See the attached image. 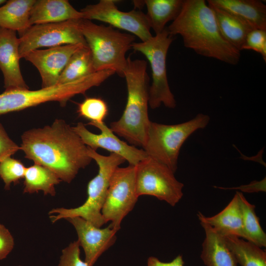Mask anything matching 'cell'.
I'll use <instances>...</instances> for the list:
<instances>
[{
  "label": "cell",
  "instance_id": "11",
  "mask_svg": "<svg viewBox=\"0 0 266 266\" xmlns=\"http://www.w3.org/2000/svg\"><path fill=\"white\" fill-rule=\"evenodd\" d=\"M79 19L31 26L19 35L20 58L42 47L79 44L87 46L79 27Z\"/></svg>",
  "mask_w": 266,
  "mask_h": 266
},
{
  "label": "cell",
  "instance_id": "13",
  "mask_svg": "<svg viewBox=\"0 0 266 266\" xmlns=\"http://www.w3.org/2000/svg\"><path fill=\"white\" fill-rule=\"evenodd\" d=\"M99 129L100 133L95 134L90 132L82 122L72 127L84 143L92 149H105L124 158L130 165L135 166L148 157L143 149H138L121 140L104 123L89 122L88 124Z\"/></svg>",
  "mask_w": 266,
  "mask_h": 266
},
{
  "label": "cell",
  "instance_id": "27",
  "mask_svg": "<svg viewBox=\"0 0 266 266\" xmlns=\"http://www.w3.org/2000/svg\"><path fill=\"white\" fill-rule=\"evenodd\" d=\"M242 216L244 239L262 247H266V234L262 229L256 214L255 206L248 202L239 192Z\"/></svg>",
  "mask_w": 266,
  "mask_h": 266
},
{
  "label": "cell",
  "instance_id": "17",
  "mask_svg": "<svg viewBox=\"0 0 266 266\" xmlns=\"http://www.w3.org/2000/svg\"><path fill=\"white\" fill-rule=\"evenodd\" d=\"M198 216L200 222L209 225L223 236H234L244 239L239 192L216 215L207 217L199 212Z\"/></svg>",
  "mask_w": 266,
  "mask_h": 266
},
{
  "label": "cell",
  "instance_id": "35",
  "mask_svg": "<svg viewBox=\"0 0 266 266\" xmlns=\"http://www.w3.org/2000/svg\"><path fill=\"white\" fill-rule=\"evenodd\" d=\"M265 183L266 180L263 179L261 181H255L252 183L245 185L242 186L240 187L237 188V189L241 190L242 191L245 192H254L258 191H265Z\"/></svg>",
  "mask_w": 266,
  "mask_h": 266
},
{
  "label": "cell",
  "instance_id": "25",
  "mask_svg": "<svg viewBox=\"0 0 266 266\" xmlns=\"http://www.w3.org/2000/svg\"><path fill=\"white\" fill-rule=\"evenodd\" d=\"M96 72L91 52L88 46H84L71 56L60 75L57 85L72 82Z\"/></svg>",
  "mask_w": 266,
  "mask_h": 266
},
{
  "label": "cell",
  "instance_id": "15",
  "mask_svg": "<svg viewBox=\"0 0 266 266\" xmlns=\"http://www.w3.org/2000/svg\"><path fill=\"white\" fill-rule=\"evenodd\" d=\"M74 227L80 246L83 249L85 262L93 266L100 256L115 242L118 232L110 225L105 228L98 227L80 217L66 219Z\"/></svg>",
  "mask_w": 266,
  "mask_h": 266
},
{
  "label": "cell",
  "instance_id": "24",
  "mask_svg": "<svg viewBox=\"0 0 266 266\" xmlns=\"http://www.w3.org/2000/svg\"><path fill=\"white\" fill-rule=\"evenodd\" d=\"M24 178V193L42 191L45 195L51 196H55V186L62 181L51 170L36 164L26 167Z\"/></svg>",
  "mask_w": 266,
  "mask_h": 266
},
{
  "label": "cell",
  "instance_id": "12",
  "mask_svg": "<svg viewBox=\"0 0 266 266\" xmlns=\"http://www.w3.org/2000/svg\"><path fill=\"white\" fill-rule=\"evenodd\" d=\"M116 0H100L96 4H89L80 11L83 19L97 20L107 23L114 28L126 31L138 37L142 42L153 36L146 14L140 10L129 12L120 10Z\"/></svg>",
  "mask_w": 266,
  "mask_h": 266
},
{
  "label": "cell",
  "instance_id": "22",
  "mask_svg": "<svg viewBox=\"0 0 266 266\" xmlns=\"http://www.w3.org/2000/svg\"><path fill=\"white\" fill-rule=\"evenodd\" d=\"M35 0H9L0 6V27L22 34L31 26L30 15Z\"/></svg>",
  "mask_w": 266,
  "mask_h": 266
},
{
  "label": "cell",
  "instance_id": "30",
  "mask_svg": "<svg viewBox=\"0 0 266 266\" xmlns=\"http://www.w3.org/2000/svg\"><path fill=\"white\" fill-rule=\"evenodd\" d=\"M242 50H253L261 55L266 62V30L253 29L247 35Z\"/></svg>",
  "mask_w": 266,
  "mask_h": 266
},
{
  "label": "cell",
  "instance_id": "5",
  "mask_svg": "<svg viewBox=\"0 0 266 266\" xmlns=\"http://www.w3.org/2000/svg\"><path fill=\"white\" fill-rule=\"evenodd\" d=\"M88 153L96 162L99 170L98 174L87 185V198L85 202L73 208L63 207L52 209L49 214L52 223L61 219L80 217L98 227L105 224L101 211L103 204L110 179L115 169L126 161L120 155L110 153L108 156L98 153L88 147Z\"/></svg>",
  "mask_w": 266,
  "mask_h": 266
},
{
  "label": "cell",
  "instance_id": "36",
  "mask_svg": "<svg viewBox=\"0 0 266 266\" xmlns=\"http://www.w3.org/2000/svg\"><path fill=\"white\" fill-rule=\"evenodd\" d=\"M6 1L5 0H0V6L4 4Z\"/></svg>",
  "mask_w": 266,
  "mask_h": 266
},
{
  "label": "cell",
  "instance_id": "33",
  "mask_svg": "<svg viewBox=\"0 0 266 266\" xmlns=\"http://www.w3.org/2000/svg\"><path fill=\"white\" fill-rule=\"evenodd\" d=\"M14 240L9 230L0 223V260L6 258L14 248Z\"/></svg>",
  "mask_w": 266,
  "mask_h": 266
},
{
  "label": "cell",
  "instance_id": "8",
  "mask_svg": "<svg viewBox=\"0 0 266 266\" xmlns=\"http://www.w3.org/2000/svg\"><path fill=\"white\" fill-rule=\"evenodd\" d=\"M173 40L166 27L148 40L132 44V48L142 54L150 65L152 80L149 89V105L153 109L162 104L171 109L176 105L168 82L166 65L167 52Z\"/></svg>",
  "mask_w": 266,
  "mask_h": 266
},
{
  "label": "cell",
  "instance_id": "29",
  "mask_svg": "<svg viewBox=\"0 0 266 266\" xmlns=\"http://www.w3.org/2000/svg\"><path fill=\"white\" fill-rule=\"evenodd\" d=\"M26 167L20 160L8 157L0 162V178L4 183V189H10L12 183L17 184L24 178Z\"/></svg>",
  "mask_w": 266,
  "mask_h": 266
},
{
  "label": "cell",
  "instance_id": "23",
  "mask_svg": "<svg viewBox=\"0 0 266 266\" xmlns=\"http://www.w3.org/2000/svg\"><path fill=\"white\" fill-rule=\"evenodd\" d=\"M184 0H145L146 14L150 27L158 34L166 28V24L174 21L183 7Z\"/></svg>",
  "mask_w": 266,
  "mask_h": 266
},
{
  "label": "cell",
  "instance_id": "7",
  "mask_svg": "<svg viewBox=\"0 0 266 266\" xmlns=\"http://www.w3.org/2000/svg\"><path fill=\"white\" fill-rule=\"evenodd\" d=\"M209 120L208 115L199 113L194 118L177 124L150 121L142 148L148 156L166 166L175 173L182 145L195 132L205 128Z\"/></svg>",
  "mask_w": 266,
  "mask_h": 266
},
{
  "label": "cell",
  "instance_id": "16",
  "mask_svg": "<svg viewBox=\"0 0 266 266\" xmlns=\"http://www.w3.org/2000/svg\"><path fill=\"white\" fill-rule=\"evenodd\" d=\"M16 33L0 27V69L5 90L29 89L20 70L19 39Z\"/></svg>",
  "mask_w": 266,
  "mask_h": 266
},
{
  "label": "cell",
  "instance_id": "1",
  "mask_svg": "<svg viewBox=\"0 0 266 266\" xmlns=\"http://www.w3.org/2000/svg\"><path fill=\"white\" fill-rule=\"evenodd\" d=\"M20 148L25 158L50 169L61 181L68 183L92 160L87 146L63 119L23 133Z\"/></svg>",
  "mask_w": 266,
  "mask_h": 266
},
{
  "label": "cell",
  "instance_id": "28",
  "mask_svg": "<svg viewBox=\"0 0 266 266\" xmlns=\"http://www.w3.org/2000/svg\"><path fill=\"white\" fill-rule=\"evenodd\" d=\"M108 112L106 102L100 98L87 97L77 104V113L78 116L90 122H103Z\"/></svg>",
  "mask_w": 266,
  "mask_h": 266
},
{
  "label": "cell",
  "instance_id": "26",
  "mask_svg": "<svg viewBox=\"0 0 266 266\" xmlns=\"http://www.w3.org/2000/svg\"><path fill=\"white\" fill-rule=\"evenodd\" d=\"M224 237L237 264L241 266H266V252L262 248L236 236Z\"/></svg>",
  "mask_w": 266,
  "mask_h": 266
},
{
  "label": "cell",
  "instance_id": "19",
  "mask_svg": "<svg viewBox=\"0 0 266 266\" xmlns=\"http://www.w3.org/2000/svg\"><path fill=\"white\" fill-rule=\"evenodd\" d=\"M208 5L225 10L249 24L266 30V5L259 0H209Z\"/></svg>",
  "mask_w": 266,
  "mask_h": 266
},
{
  "label": "cell",
  "instance_id": "3",
  "mask_svg": "<svg viewBox=\"0 0 266 266\" xmlns=\"http://www.w3.org/2000/svg\"><path fill=\"white\" fill-rule=\"evenodd\" d=\"M147 63L127 58L124 72L127 88V100L120 118L110 124L115 133L130 145L143 147L150 121L148 116L149 82Z\"/></svg>",
  "mask_w": 266,
  "mask_h": 266
},
{
  "label": "cell",
  "instance_id": "6",
  "mask_svg": "<svg viewBox=\"0 0 266 266\" xmlns=\"http://www.w3.org/2000/svg\"><path fill=\"white\" fill-rule=\"evenodd\" d=\"M108 77L107 71H100L72 82L37 90H5L0 94V115L49 101H58L64 106L71 98L85 94L91 88L100 85Z\"/></svg>",
  "mask_w": 266,
  "mask_h": 266
},
{
  "label": "cell",
  "instance_id": "4",
  "mask_svg": "<svg viewBox=\"0 0 266 266\" xmlns=\"http://www.w3.org/2000/svg\"><path fill=\"white\" fill-rule=\"evenodd\" d=\"M79 27L91 52L95 71L111 70L124 77L126 54L135 42V36L84 19H79Z\"/></svg>",
  "mask_w": 266,
  "mask_h": 266
},
{
  "label": "cell",
  "instance_id": "32",
  "mask_svg": "<svg viewBox=\"0 0 266 266\" xmlns=\"http://www.w3.org/2000/svg\"><path fill=\"white\" fill-rule=\"evenodd\" d=\"M19 150H21L20 146L10 138L0 123V162L11 157Z\"/></svg>",
  "mask_w": 266,
  "mask_h": 266
},
{
  "label": "cell",
  "instance_id": "9",
  "mask_svg": "<svg viewBox=\"0 0 266 266\" xmlns=\"http://www.w3.org/2000/svg\"><path fill=\"white\" fill-rule=\"evenodd\" d=\"M135 186L138 197L149 195L175 206L183 197L184 184L164 164L148 156L135 166Z\"/></svg>",
  "mask_w": 266,
  "mask_h": 266
},
{
  "label": "cell",
  "instance_id": "18",
  "mask_svg": "<svg viewBox=\"0 0 266 266\" xmlns=\"http://www.w3.org/2000/svg\"><path fill=\"white\" fill-rule=\"evenodd\" d=\"M79 19L82 13L67 0H35L30 15L31 26Z\"/></svg>",
  "mask_w": 266,
  "mask_h": 266
},
{
  "label": "cell",
  "instance_id": "2",
  "mask_svg": "<svg viewBox=\"0 0 266 266\" xmlns=\"http://www.w3.org/2000/svg\"><path fill=\"white\" fill-rule=\"evenodd\" d=\"M166 29L173 36L180 35L184 46L200 55L231 65L240 60V51L223 37L214 11L204 0H184L179 14Z\"/></svg>",
  "mask_w": 266,
  "mask_h": 266
},
{
  "label": "cell",
  "instance_id": "20",
  "mask_svg": "<svg viewBox=\"0 0 266 266\" xmlns=\"http://www.w3.org/2000/svg\"><path fill=\"white\" fill-rule=\"evenodd\" d=\"M205 232L200 258L206 266H237L236 259L225 237L209 225L200 222Z\"/></svg>",
  "mask_w": 266,
  "mask_h": 266
},
{
  "label": "cell",
  "instance_id": "14",
  "mask_svg": "<svg viewBox=\"0 0 266 266\" xmlns=\"http://www.w3.org/2000/svg\"><path fill=\"white\" fill-rule=\"evenodd\" d=\"M84 45L67 44L46 49H35L23 58L38 70L41 79V88L57 85L62 72L71 56Z\"/></svg>",
  "mask_w": 266,
  "mask_h": 266
},
{
  "label": "cell",
  "instance_id": "37",
  "mask_svg": "<svg viewBox=\"0 0 266 266\" xmlns=\"http://www.w3.org/2000/svg\"></svg>",
  "mask_w": 266,
  "mask_h": 266
},
{
  "label": "cell",
  "instance_id": "31",
  "mask_svg": "<svg viewBox=\"0 0 266 266\" xmlns=\"http://www.w3.org/2000/svg\"><path fill=\"white\" fill-rule=\"evenodd\" d=\"M80 246L77 240L63 249L57 266H88L80 257Z\"/></svg>",
  "mask_w": 266,
  "mask_h": 266
},
{
  "label": "cell",
  "instance_id": "21",
  "mask_svg": "<svg viewBox=\"0 0 266 266\" xmlns=\"http://www.w3.org/2000/svg\"><path fill=\"white\" fill-rule=\"evenodd\" d=\"M208 5L214 11L223 37L231 45L241 51L247 35L255 29L242 19L225 10Z\"/></svg>",
  "mask_w": 266,
  "mask_h": 266
},
{
  "label": "cell",
  "instance_id": "10",
  "mask_svg": "<svg viewBox=\"0 0 266 266\" xmlns=\"http://www.w3.org/2000/svg\"><path fill=\"white\" fill-rule=\"evenodd\" d=\"M138 196L135 186V166L118 167L112 174L101 208L105 223L118 231L124 218L133 209Z\"/></svg>",
  "mask_w": 266,
  "mask_h": 266
},
{
  "label": "cell",
  "instance_id": "34",
  "mask_svg": "<svg viewBox=\"0 0 266 266\" xmlns=\"http://www.w3.org/2000/svg\"><path fill=\"white\" fill-rule=\"evenodd\" d=\"M147 266H184V262L182 255L177 256L169 262H164L155 257L151 256L147 260Z\"/></svg>",
  "mask_w": 266,
  "mask_h": 266
}]
</instances>
